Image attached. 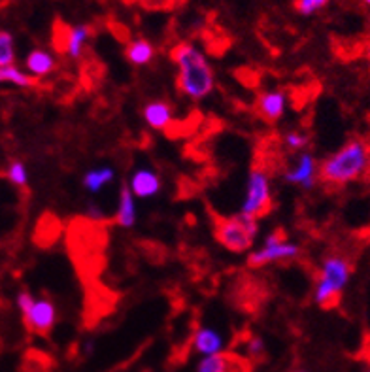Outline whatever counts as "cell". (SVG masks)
<instances>
[{
    "label": "cell",
    "mask_w": 370,
    "mask_h": 372,
    "mask_svg": "<svg viewBox=\"0 0 370 372\" xmlns=\"http://www.w3.org/2000/svg\"><path fill=\"white\" fill-rule=\"evenodd\" d=\"M296 372H304V371H296Z\"/></svg>",
    "instance_id": "obj_28"
},
{
    "label": "cell",
    "mask_w": 370,
    "mask_h": 372,
    "mask_svg": "<svg viewBox=\"0 0 370 372\" xmlns=\"http://www.w3.org/2000/svg\"><path fill=\"white\" fill-rule=\"evenodd\" d=\"M193 344H195V350L202 356H216L221 350L223 341L221 336L217 335L216 331L211 329H199L193 336Z\"/></svg>",
    "instance_id": "obj_16"
},
{
    "label": "cell",
    "mask_w": 370,
    "mask_h": 372,
    "mask_svg": "<svg viewBox=\"0 0 370 372\" xmlns=\"http://www.w3.org/2000/svg\"><path fill=\"white\" fill-rule=\"evenodd\" d=\"M329 0H295V2H293L295 10L299 11V14H302V16H312V14L325 8Z\"/></svg>",
    "instance_id": "obj_23"
},
{
    "label": "cell",
    "mask_w": 370,
    "mask_h": 372,
    "mask_svg": "<svg viewBox=\"0 0 370 372\" xmlns=\"http://www.w3.org/2000/svg\"><path fill=\"white\" fill-rule=\"evenodd\" d=\"M286 144L287 148H291L293 151H299V149L306 148L308 146V136L301 133H289L286 134Z\"/></svg>",
    "instance_id": "obj_24"
},
{
    "label": "cell",
    "mask_w": 370,
    "mask_h": 372,
    "mask_svg": "<svg viewBox=\"0 0 370 372\" xmlns=\"http://www.w3.org/2000/svg\"><path fill=\"white\" fill-rule=\"evenodd\" d=\"M91 32L93 31L87 25L70 27V25L63 21H55V27H53V48L57 49L59 54H66L72 59L81 57L84 46L89 40Z\"/></svg>",
    "instance_id": "obj_7"
},
{
    "label": "cell",
    "mask_w": 370,
    "mask_h": 372,
    "mask_svg": "<svg viewBox=\"0 0 370 372\" xmlns=\"http://www.w3.org/2000/svg\"><path fill=\"white\" fill-rule=\"evenodd\" d=\"M136 2L144 10L149 11H169L185 4V0H136Z\"/></svg>",
    "instance_id": "obj_22"
},
{
    "label": "cell",
    "mask_w": 370,
    "mask_h": 372,
    "mask_svg": "<svg viewBox=\"0 0 370 372\" xmlns=\"http://www.w3.org/2000/svg\"><path fill=\"white\" fill-rule=\"evenodd\" d=\"M6 176L17 187H25L29 184V174H26V169L21 161H11L6 169Z\"/></svg>",
    "instance_id": "obj_21"
},
{
    "label": "cell",
    "mask_w": 370,
    "mask_h": 372,
    "mask_svg": "<svg viewBox=\"0 0 370 372\" xmlns=\"http://www.w3.org/2000/svg\"><path fill=\"white\" fill-rule=\"evenodd\" d=\"M16 64V44L10 32L0 31V69Z\"/></svg>",
    "instance_id": "obj_20"
},
{
    "label": "cell",
    "mask_w": 370,
    "mask_h": 372,
    "mask_svg": "<svg viewBox=\"0 0 370 372\" xmlns=\"http://www.w3.org/2000/svg\"><path fill=\"white\" fill-rule=\"evenodd\" d=\"M136 221V210H134V201H132L131 186L127 181L121 184V191H119V208L116 213V223L121 227H132Z\"/></svg>",
    "instance_id": "obj_14"
},
{
    "label": "cell",
    "mask_w": 370,
    "mask_h": 372,
    "mask_svg": "<svg viewBox=\"0 0 370 372\" xmlns=\"http://www.w3.org/2000/svg\"><path fill=\"white\" fill-rule=\"evenodd\" d=\"M286 180L289 184L304 187V189H312L317 180V166L316 159L310 154H301L296 159V165L286 172Z\"/></svg>",
    "instance_id": "obj_11"
},
{
    "label": "cell",
    "mask_w": 370,
    "mask_h": 372,
    "mask_svg": "<svg viewBox=\"0 0 370 372\" xmlns=\"http://www.w3.org/2000/svg\"><path fill=\"white\" fill-rule=\"evenodd\" d=\"M211 229L214 238L233 253H244L254 246L257 233H259V221L246 213H236L231 218H225L221 213L210 210Z\"/></svg>",
    "instance_id": "obj_3"
},
{
    "label": "cell",
    "mask_w": 370,
    "mask_h": 372,
    "mask_svg": "<svg viewBox=\"0 0 370 372\" xmlns=\"http://www.w3.org/2000/svg\"><path fill=\"white\" fill-rule=\"evenodd\" d=\"M254 110L266 125H274L280 121L286 110V95L281 91H266L255 99Z\"/></svg>",
    "instance_id": "obj_10"
},
{
    "label": "cell",
    "mask_w": 370,
    "mask_h": 372,
    "mask_svg": "<svg viewBox=\"0 0 370 372\" xmlns=\"http://www.w3.org/2000/svg\"><path fill=\"white\" fill-rule=\"evenodd\" d=\"M199 372H251V361L233 351H219L216 356L204 357Z\"/></svg>",
    "instance_id": "obj_9"
},
{
    "label": "cell",
    "mask_w": 370,
    "mask_h": 372,
    "mask_svg": "<svg viewBox=\"0 0 370 372\" xmlns=\"http://www.w3.org/2000/svg\"><path fill=\"white\" fill-rule=\"evenodd\" d=\"M23 316V323L32 335L48 336L57 321V310L49 298H34V303Z\"/></svg>",
    "instance_id": "obj_8"
},
{
    "label": "cell",
    "mask_w": 370,
    "mask_h": 372,
    "mask_svg": "<svg viewBox=\"0 0 370 372\" xmlns=\"http://www.w3.org/2000/svg\"><path fill=\"white\" fill-rule=\"evenodd\" d=\"M299 256V246L287 242V233L284 227H278L266 236L263 250L254 251L248 257L249 268H259V266L274 263V261H287Z\"/></svg>",
    "instance_id": "obj_6"
},
{
    "label": "cell",
    "mask_w": 370,
    "mask_h": 372,
    "mask_svg": "<svg viewBox=\"0 0 370 372\" xmlns=\"http://www.w3.org/2000/svg\"><path fill=\"white\" fill-rule=\"evenodd\" d=\"M25 66L31 72V76L44 78V76H48L55 69V59L51 57V54L44 51V49H32L31 54L26 55Z\"/></svg>",
    "instance_id": "obj_15"
},
{
    "label": "cell",
    "mask_w": 370,
    "mask_h": 372,
    "mask_svg": "<svg viewBox=\"0 0 370 372\" xmlns=\"http://www.w3.org/2000/svg\"><path fill=\"white\" fill-rule=\"evenodd\" d=\"M363 2H365V4H369V6H370V0H363Z\"/></svg>",
    "instance_id": "obj_27"
},
{
    "label": "cell",
    "mask_w": 370,
    "mask_h": 372,
    "mask_svg": "<svg viewBox=\"0 0 370 372\" xmlns=\"http://www.w3.org/2000/svg\"><path fill=\"white\" fill-rule=\"evenodd\" d=\"M248 351L249 356L254 357V359H261L264 353V344L263 341H261L259 336H251L248 341Z\"/></svg>",
    "instance_id": "obj_25"
},
{
    "label": "cell",
    "mask_w": 370,
    "mask_h": 372,
    "mask_svg": "<svg viewBox=\"0 0 370 372\" xmlns=\"http://www.w3.org/2000/svg\"><path fill=\"white\" fill-rule=\"evenodd\" d=\"M32 303H34V297H32L31 293L29 291L19 293V297H17V306H19V310H21V314H25L26 310L31 308Z\"/></svg>",
    "instance_id": "obj_26"
},
{
    "label": "cell",
    "mask_w": 370,
    "mask_h": 372,
    "mask_svg": "<svg viewBox=\"0 0 370 372\" xmlns=\"http://www.w3.org/2000/svg\"><path fill=\"white\" fill-rule=\"evenodd\" d=\"M349 274H351V263L346 257L331 256L323 261L321 276L316 286V303L323 310H333L339 306Z\"/></svg>",
    "instance_id": "obj_4"
},
{
    "label": "cell",
    "mask_w": 370,
    "mask_h": 372,
    "mask_svg": "<svg viewBox=\"0 0 370 372\" xmlns=\"http://www.w3.org/2000/svg\"><path fill=\"white\" fill-rule=\"evenodd\" d=\"M125 55H127L129 63L142 66V64L151 63V59H154L155 55V49L148 40L138 38V40H132V42L129 44L127 49H125Z\"/></svg>",
    "instance_id": "obj_17"
},
{
    "label": "cell",
    "mask_w": 370,
    "mask_h": 372,
    "mask_svg": "<svg viewBox=\"0 0 370 372\" xmlns=\"http://www.w3.org/2000/svg\"><path fill=\"white\" fill-rule=\"evenodd\" d=\"M366 372H370V368H369V371H366Z\"/></svg>",
    "instance_id": "obj_29"
},
{
    "label": "cell",
    "mask_w": 370,
    "mask_h": 372,
    "mask_svg": "<svg viewBox=\"0 0 370 372\" xmlns=\"http://www.w3.org/2000/svg\"><path fill=\"white\" fill-rule=\"evenodd\" d=\"M159 189H161V181H159L157 174H154L151 171L134 172V176H132L131 180V191L134 193L136 197H154L155 193H159Z\"/></svg>",
    "instance_id": "obj_13"
},
{
    "label": "cell",
    "mask_w": 370,
    "mask_h": 372,
    "mask_svg": "<svg viewBox=\"0 0 370 372\" xmlns=\"http://www.w3.org/2000/svg\"><path fill=\"white\" fill-rule=\"evenodd\" d=\"M144 117L149 123V127L159 129V131H166L172 125V108H170L169 102H149L148 106L144 108Z\"/></svg>",
    "instance_id": "obj_12"
},
{
    "label": "cell",
    "mask_w": 370,
    "mask_h": 372,
    "mask_svg": "<svg viewBox=\"0 0 370 372\" xmlns=\"http://www.w3.org/2000/svg\"><path fill=\"white\" fill-rule=\"evenodd\" d=\"M16 86V87H34L38 86V78L26 74L21 69H17L16 64L0 69V86Z\"/></svg>",
    "instance_id": "obj_18"
},
{
    "label": "cell",
    "mask_w": 370,
    "mask_h": 372,
    "mask_svg": "<svg viewBox=\"0 0 370 372\" xmlns=\"http://www.w3.org/2000/svg\"><path fill=\"white\" fill-rule=\"evenodd\" d=\"M272 210H274V202H272V195H270L269 178H266L263 169L254 166L249 172L248 197L244 201L242 213L259 219L266 218Z\"/></svg>",
    "instance_id": "obj_5"
},
{
    "label": "cell",
    "mask_w": 370,
    "mask_h": 372,
    "mask_svg": "<svg viewBox=\"0 0 370 372\" xmlns=\"http://www.w3.org/2000/svg\"><path fill=\"white\" fill-rule=\"evenodd\" d=\"M170 59L178 64L176 86L181 95L189 96L193 101H201L210 95L216 78L202 51H199L193 44L181 42L172 48Z\"/></svg>",
    "instance_id": "obj_2"
},
{
    "label": "cell",
    "mask_w": 370,
    "mask_h": 372,
    "mask_svg": "<svg viewBox=\"0 0 370 372\" xmlns=\"http://www.w3.org/2000/svg\"><path fill=\"white\" fill-rule=\"evenodd\" d=\"M111 178H114V171L111 169H96V171H89L85 174L84 186L91 193H99L108 181H111Z\"/></svg>",
    "instance_id": "obj_19"
},
{
    "label": "cell",
    "mask_w": 370,
    "mask_h": 372,
    "mask_svg": "<svg viewBox=\"0 0 370 372\" xmlns=\"http://www.w3.org/2000/svg\"><path fill=\"white\" fill-rule=\"evenodd\" d=\"M370 174V140L355 136L319 163L317 180L325 187H344Z\"/></svg>",
    "instance_id": "obj_1"
}]
</instances>
